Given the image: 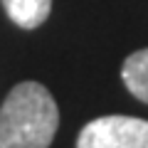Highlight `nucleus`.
Masks as SVG:
<instances>
[{
    "instance_id": "nucleus-2",
    "label": "nucleus",
    "mask_w": 148,
    "mask_h": 148,
    "mask_svg": "<svg viewBox=\"0 0 148 148\" xmlns=\"http://www.w3.org/2000/svg\"><path fill=\"white\" fill-rule=\"evenodd\" d=\"M77 148H148V121L136 116H101L77 136Z\"/></svg>"
},
{
    "instance_id": "nucleus-3",
    "label": "nucleus",
    "mask_w": 148,
    "mask_h": 148,
    "mask_svg": "<svg viewBox=\"0 0 148 148\" xmlns=\"http://www.w3.org/2000/svg\"><path fill=\"white\" fill-rule=\"evenodd\" d=\"M8 17L22 30H35L49 17L52 0H3Z\"/></svg>"
},
{
    "instance_id": "nucleus-1",
    "label": "nucleus",
    "mask_w": 148,
    "mask_h": 148,
    "mask_svg": "<svg viewBox=\"0 0 148 148\" xmlns=\"http://www.w3.org/2000/svg\"><path fill=\"white\" fill-rule=\"evenodd\" d=\"M59 126L54 96L40 82H20L0 106V148H49Z\"/></svg>"
},
{
    "instance_id": "nucleus-4",
    "label": "nucleus",
    "mask_w": 148,
    "mask_h": 148,
    "mask_svg": "<svg viewBox=\"0 0 148 148\" xmlns=\"http://www.w3.org/2000/svg\"><path fill=\"white\" fill-rule=\"evenodd\" d=\"M121 79L138 101L148 104V47L126 57L121 67Z\"/></svg>"
}]
</instances>
